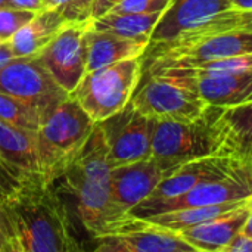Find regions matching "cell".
I'll return each instance as SVG.
<instances>
[{"mask_svg":"<svg viewBox=\"0 0 252 252\" xmlns=\"http://www.w3.org/2000/svg\"><path fill=\"white\" fill-rule=\"evenodd\" d=\"M41 174L19 180L0 199L10 252H80L66 202Z\"/></svg>","mask_w":252,"mask_h":252,"instance_id":"cell-1","label":"cell"},{"mask_svg":"<svg viewBox=\"0 0 252 252\" xmlns=\"http://www.w3.org/2000/svg\"><path fill=\"white\" fill-rule=\"evenodd\" d=\"M59 180H62V188L74 196L78 220L90 236L100 233L108 223L115 220L111 204L108 148L97 123L84 148Z\"/></svg>","mask_w":252,"mask_h":252,"instance_id":"cell-2","label":"cell"},{"mask_svg":"<svg viewBox=\"0 0 252 252\" xmlns=\"http://www.w3.org/2000/svg\"><path fill=\"white\" fill-rule=\"evenodd\" d=\"M224 111L208 105L192 120L152 118V157L183 164L210 155L241 154Z\"/></svg>","mask_w":252,"mask_h":252,"instance_id":"cell-3","label":"cell"},{"mask_svg":"<svg viewBox=\"0 0 252 252\" xmlns=\"http://www.w3.org/2000/svg\"><path fill=\"white\" fill-rule=\"evenodd\" d=\"M96 123L80 103L69 96L59 103L35 131V148L40 174L58 182L84 148Z\"/></svg>","mask_w":252,"mask_h":252,"instance_id":"cell-4","label":"cell"},{"mask_svg":"<svg viewBox=\"0 0 252 252\" xmlns=\"http://www.w3.org/2000/svg\"><path fill=\"white\" fill-rule=\"evenodd\" d=\"M142 74V56L124 59L86 72L71 96L94 123H102L131 100Z\"/></svg>","mask_w":252,"mask_h":252,"instance_id":"cell-5","label":"cell"},{"mask_svg":"<svg viewBox=\"0 0 252 252\" xmlns=\"http://www.w3.org/2000/svg\"><path fill=\"white\" fill-rule=\"evenodd\" d=\"M131 103L151 118L168 120H192L208 106L195 77L168 74L142 75Z\"/></svg>","mask_w":252,"mask_h":252,"instance_id":"cell-6","label":"cell"},{"mask_svg":"<svg viewBox=\"0 0 252 252\" xmlns=\"http://www.w3.org/2000/svg\"><path fill=\"white\" fill-rule=\"evenodd\" d=\"M97 252H196L180 233L130 213L92 236Z\"/></svg>","mask_w":252,"mask_h":252,"instance_id":"cell-7","label":"cell"},{"mask_svg":"<svg viewBox=\"0 0 252 252\" xmlns=\"http://www.w3.org/2000/svg\"><path fill=\"white\" fill-rule=\"evenodd\" d=\"M0 92L28 103L44 118L71 96L52 77L37 55L18 56L0 66Z\"/></svg>","mask_w":252,"mask_h":252,"instance_id":"cell-8","label":"cell"},{"mask_svg":"<svg viewBox=\"0 0 252 252\" xmlns=\"http://www.w3.org/2000/svg\"><path fill=\"white\" fill-rule=\"evenodd\" d=\"M252 196V162L244 165L236 173L207 180L186 193L171 198V199H159V201H142L134 208L130 210V214L136 217H152L157 214L182 210V208H192V207H210L227 202H241L248 201Z\"/></svg>","mask_w":252,"mask_h":252,"instance_id":"cell-9","label":"cell"},{"mask_svg":"<svg viewBox=\"0 0 252 252\" xmlns=\"http://www.w3.org/2000/svg\"><path fill=\"white\" fill-rule=\"evenodd\" d=\"M97 124L103 133L111 168L152 155V118L142 114L131 100L120 112Z\"/></svg>","mask_w":252,"mask_h":252,"instance_id":"cell-10","label":"cell"},{"mask_svg":"<svg viewBox=\"0 0 252 252\" xmlns=\"http://www.w3.org/2000/svg\"><path fill=\"white\" fill-rule=\"evenodd\" d=\"M183 164L151 155L149 158L111 168V204L115 220L146 199L167 176Z\"/></svg>","mask_w":252,"mask_h":252,"instance_id":"cell-11","label":"cell"},{"mask_svg":"<svg viewBox=\"0 0 252 252\" xmlns=\"http://www.w3.org/2000/svg\"><path fill=\"white\" fill-rule=\"evenodd\" d=\"M92 19L66 25L37 56L52 77L69 94L78 86L87 66L86 34Z\"/></svg>","mask_w":252,"mask_h":252,"instance_id":"cell-12","label":"cell"},{"mask_svg":"<svg viewBox=\"0 0 252 252\" xmlns=\"http://www.w3.org/2000/svg\"><path fill=\"white\" fill-rule=\"evenodd\" d=\"M248 162L250 158L241 154H219L188 161L167 176L146 199L159 201L177 198L202 182L230 176Z\"/></svg>","mask_w":252,"mask_h":252,"instance_id":"cell-13","label":"cell"},{"mask_svg":"<svg viewBox=\"0 0 252 252\" xmlns=\"http://www.w3.org/2000/svg\"><path fill=\"white\" fill-rule=\"evenodd\" d=\"M0 168L12 185L40 174L35 131L0 120Z\"/></svg>","mask_w":252,"mask_h":252,"instance_id":"cell-14","label":"cell"},{"mask_svg":"<svg viewBox=\"0 0 252 252\" xmlns=\"http://www.w3.org/2000/svg\"><path fill=\"white\" fill-rule=\"evenodd\" d=\"M223 7V0H170L151 34L149 44L176 40L201 27Z\"/></svg>","mask_w":252,"mask_h":252,"instance_id":"cell-15","label":"cell"},{"mask_svg":"<svg viewBox=\"0 0 252 252\" xmlns=\"http://www.w3.org/2000/svg\"><path fill=\"white\" fill-rule=\"evenodd\" d=\"M248 201L242 205L210 219L195 227L180 232L182 238L195 248V251L223 252L224 247L238 235L250 214Z\"/></svg>","mask_w":252,"mask_h":252,"instance_id":"cell-16","label":"cell"},{"mask_svg":"<svg viewBox=\"0 0 252 252\" xmlns=\"http://www.w3.org/2000/svg\"><path fill=\"white\" fill-rule=\"evenodd\" d=\"M86 21V19H84ZM71 21L65 13L56 9L37 12L25 25H22L9 40L16 56L38 55Z\"/></svg>","mask_w":252,"mask_h":252,"instance_id":"cell-17","label":"cell"},{"mask_svg":"<svg viewBox=\"0 0 252 252\" xmlns=\"http://www.w3.org/2000/svg\"><path fill=\"white\" fill-rule=\"evenodd\" d=\"M86 40H87L86 72L108 66L111 63L124 59L143 56V53L149 46L148 40L126 38L112 32L97 31L92 28V24L90 28L87 30Z\"/></svg>","mask_w":252,"mask_h":252,"instance_id":"cell-18","label":"cell"},{"mask_svg":"<svg viewBox=\"0 0 252 252\" xmlns=\"http://www.w3.org/2000/svg\"><path fill=\"white\" fill-rule=\"evenodd\" d=\"M195 78L199 94L208 105L227 109L252 102V69Z\"/></svg>","mask_w":252,"mask_h":252,"instance_id":"cell-19","label":"cell"},{"mask_svg":"<svg viewBox=\"0 0 252 252\" xmlns=\"http://www.w3.org/2000/svg\"><path fill=\"white\" fill-rule=\"evenodd\" d=\"M162 12L155 13H105L92 19V28L106 31L126 38L148 40L161 18Z\"/></svg>","mask_w":252,"mask_h":252,"instance_id":"cell-20","label":"cell"},{"mask_svg":"<svg viewBox=\"0 0 252 252\" xmlns=\"http://www.w3.org/2000/svg\"><path fill=\"white\" fill-rule=\"evenodd\" d=\"M245 201L241 202H227V204H219V205H210V207H192V208H182L174 210L162 214H157L152 217H146L149 221L162 226L165 229H170L173 232H183L186 229L195 227L210 219H214L217 216H221L239 205H242Z\"/></svg>","mask_w":252,"mask_h":252,"instance_id":"cell-21","label":"cell"},{"mask_svg":"<svg viewBox=\"0 0 252 252\" xmlns=\"http://www.w3.org/2000/svg\"><path fill=\"white\" fill-rule=\"evenodd\" d=\"M245 69H252V53L182 65L176 68L162 69L155 74L186 75V77H217V75L232 74V72L245 71ZM149 75H154V74H149Z\"/></svg>","mask_w":252,"mask_h":252,"instance_id":"cell-22","label":"cell"},{"mask_svg":"<svg viewBox=\"0 0 252 252\" xmlns=\"http://www.w3.org/2000/svg\"><path fill=\"white\" fill-rule=\"evenodd\" d=\"M230 31H247L252 32V9L251 10H232L220 9L207 22H204L196 30H192L176 40H192L199 37H208ZM173 41V40H171Z\"/></svg>","mask_w":252,"mask_h":252,"instance_id":"cell-23","label":"cell"},{"mask_svg":"<svg viewBox=\"0 0 252 252\" xmlns=\"http://www.w3.org/2000/svg\"><path fill=\"white\" fill-rule=\"evenodd\" d=\"M0 120L19 126L22 128L37 131L44 117L28 103L0 92Z\"/></svg>","mask_w":252,"mask_h":252,"instance_id":"cell-24","label":"cell"},{"mask_svg":"<svg viewBox=\"0 0 252 252\" xmlns=\"http://www.w3.org/2000/svg\"><path fill=\"white\" fill-rule=\"evenodd\" d=\"M224 120L230 127L239 152L247 157L252 149V102L227 108L224 111Z\"/></svg>","mask_w":252,"mask_h":252,"instance_id":"cell-25","label":"cell"},{"mask_svg":"<svg viewBox=\"0 0 252 252\" xmlns=\"http://www.w3.org/2000/svg\"><path fill=\"white\" fill-rule=\"evenodd\" d=\"M35 13L28 10H16L10 7L0 9V38L9 41L12 35L25 25Z\"/></svg>","mask_w":252,"mask_h":252,"instance_id":"cell-26","label":"cell"},{"mask_svg":"<svg viewBox=\"0 0 252 252\" xmlns=\"http://www.w3.org/2000/svg\"><path fill=\"white\" fill-rule=\"evenodd\" d=\"M168 4L170 0H121L111 12L112 13H155V12H164L168 7Z\"/></svg>","mask_w":252,"mask_h":252,"instance_id":"cell-27","label":"cell"},{"mask_svg":"<svg viewBox=\"0 0 252 252\" xmlns=\"http://www.w3.org/2000/svg\"><path fill=\"white\" fill-rule=\"evenodd\" d=\"M44 9H56L61 10L62 13H65L71 21H84V19H92L87 18L80 6L77 0H41Z\"/></svg>","mask_w":252,"mask_h":252,"instance_id":"cell-28","label":"cell"},{"mask_svg":"<svg viewBox=\"0 0 252 252\" xmlns=\"http://www.w3.org/2000/svg\"><path fill=\"white\" fill-rule=\"evenodd\" d=\"M223 252H252V238L242 233V232H239L224 247Z\"/></svg>","mask_w":252,"mask_h":252,"instance_id":"cell-29","label":"cell"},{"mask_svg":"<svg viewBox=\"0 0 252 252\" xmlns=\"http://www.w3.org/2000/svg\"><path fill=\"white\" fill-rule=\"evenodd\" d=\"M121 0H92L90 6V18L96 19L108 12H111Z\"/></svg>","mask_w":252,"mask_h":252,"instance_id":"cell-30","label":"cell"},{"mask_svg":"<svg viewBox=\"0 0 252 252\" xmlns=\"http://www.w3.org/2000/svg\"><path fill=\"white\" fill-rule=\"evenodd\" d=\"M7 7L16 10H28L34 13L44 10L41 0H7Z\"/></svg>","mask_w":252,"mask_h":252,"instance_id":"cell-31","label":"cell"},{"mask_svg":"<svg viewBox=\"0 0 252 252\" xmlns=\"http://www.w3.org/2000/svg\"><path fill=\"white\" fill-rule=\"evenodd\" d=\"M18 58L12 49V44L9 41H4L1 46H0V66L6 65L7 62H10L12 59Z\"/></svg>","mask_w":252,"mask_h":252,"instance_id":"cell-32","label":"cell"},{"mask_svg":"<svg viewBox=\"0 0 252 252\" xmlns=\"http://www.w3.org/2000/svg\"><path fill=\"white\" fill-rule=\"evenodd\" d=\"M226 9H232V10H251L252 0H226Z\"/></svg>","mask_w":252,"mask_h":252,"instance_id":"cell-33","label":"cell"},{"mask_svg":"<svg viewBox=\"0 0 252 252\" xmlns=\"http://www.w3.org/2000/svg\"><path fill=\"white\" fill-rule=\"evenodd\" d=\"M0 252H10L9 250V242H7V236H6V230H4V224L0 216Z\"/></svg>","mask_w":252,"mask_h":252,"instance_id":"cell-34","label":"cell"},{"mask_svg":"<svg viewBox=\"0 0 252 252\" xmlns=\"http://www.w3.org/2000/svg\"><path fill=\"white\" fill-rule=\"evenodd\" d=\"M241 232L252 238V208L251 211H250V214H248V217H247V220H245V223H244V227H242Z\"/></svg>","mask_w":252,"mask_h":252,"instance_id":"cell-35","label":"cell"},{"mask_svg":"<svg viewBox=\"0 0 252 252\" xmlns=\"http://www.w3.org/2000/svg\"><path fill=\"white\" fill-rule=\"evenodd\" d=\"M77 1H78V6H80L81 12H83L87 18H90V6H92V0H77Z\"/></svg>","mask_w":252,"mask_h":252,"instance_id":"cell-36","label":"cell"},{"mask_svg":"<svg viewBox=\"0 0 252 252\" xmlns=\"http://www.w3.org/2000/svg\"><path fill=\"white\" fill-rule=\"evenodd\" d=\"M7 7V0H0V9Z\"/></svg>","mask_w":252,"mask_h":252,"instance_id":"cell-37","label":"cell"},{"mask_svg":"<svg viewBox=\"0 0 252 252\" xmlns=\"http://www.w3.org/2000/svg\"><path fill=\"white\" fill-rule=\"evenodd\" d=\"M6 190H7V189H4V188H3V186L0 185V199H1V196L4 195V192H6Z\"/></svg>","mask_w":252,"mask_h":252,"instance_id":"cell-38","label":"cell"},{"mask_svg":"<svg viewBox=\"0 0 252 252\" xmlns=\"http://www.w3.org/2000/svg\"><path fill=\"white\" fill-rule=\"evenodd\" d=\"M247 157H248V158L251 159V162H252V149L250 151V152H248V154H247Z\"/></svg>","mask_w":252,"mask_h":252,"instance_id":"cell-39","label":"cell"},{"mask_svg":"<svg viewBox=\"0 0 252 252\" xmlns=\"http://www.w3.org/2000/svg\"><path fill=\"white\" fill-rule=\"evenodd\" d=\"M248 205H250V208H252V196L248 199Z\"/></svg>","mask_w":252,"mask_h":252,"instance_id":"cell-40","label":"cell"},{"mask_svg":"<svg viewBox=\"0 0 252 252\" xmlns=\"http://www.w3.org/2000/svg\"><path fill=\"white\" fill-rule=\"evenodd\" d=\"M3 43H4V40H1V38H0V46H1Z\"/></svg>","mask_w":252,"mask_h":252,"instance_id":"cell-41","label":"cell"},{"mask_svg":"<svg viewBox=\"0 0 252 252\" xmlns=\"http://www.w3.org/2000/svg\"><path fill=\"white\" fill-rule=\"evenodd\" d=\"M0 173H1V174H3V171H1V168H0Z\"/></svg>","mask_w":252,"mask_h":252,"instance_id":"cell-42","label":"cell"}]
</instances>
